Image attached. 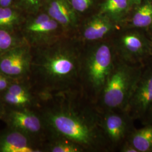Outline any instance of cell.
I'll return each instance as SVG.
<instances>
[{"mask_svg": "<svg viewBox=\"0 0 152 152\" xmlns=\"http://www.w3.org/2000/svg\"><path fill=\"white\" fill-rule=\"evenodd\" d=\"M142 0H129V2L130 3V5L133 8L134 6L140 4Z\"/></svg>", "mask_w": 152, "mask_h": 152, "instance_id": "4316f807", "label": "cell"}, {"mask_svg": "<svg viewBox=\"0 0 152 152\" xmlns=\"http://www.w3.org/2000/svg\"><path fill=\"white\" fill-rule=\"evenodd\" d=\"M133 121L124 111L110 110L102 112V126L104 134L112 150L120 147L134 129Z\"/></svg>", "mask_w": 152, "mask_h": 152, "instance_id": "30bf717a", "label": "cell"}, {"mask_svg": "<svg viewBox=\"0 0 152 152\" xmlns=\"http://www.w3.org/2000/svg\"><path fill=\"white\" fill-rule=\"evenodd\" d=\"M16 33L0 29V55L25 41Z\"/></svg>", "mask_w": 152, "mask_h": 152, "instance_id": "d6986e66", "label": "cell"}, {"mask_svg": "<svg viewBox=\"0 0 152 152\" xmlns=\"http://www.w3.org/2000/svg\"><path fill=\"white\" fill-rule=\"evenodd\" d=\"M140 121L143 125L147 124L152 125V104L147 111V113L145 115L144 118Z\"/></svg>", "mask_w": 152, "mask_h": 152, "instance_id": "484cf974", "label": "cell"}, {"mask_svg": "<svg viewBox=\"0 0 152 152\" xmlns=\"http://www.w3.org/2000/svg\"><path fill=\"white\" fill-rule=\"evenodd\" d=\"M120 151L121 152H138L136 148L127 141H126L120 147Z\"/></svg>", "mask_w": 152, "mask_h": 152, "instance_id": "d4e9b609", "label": "cell"}, {"mask_svg": "<svg viewBox=\"0 0 152 152\" xmlns=\"http://www.w3.org/2000/svg\"><path fill=\"white\" fill-rule=\"evenodd\" d=\"M149 34H152V27L151 29V30H150V31L149 32Z\"/></svg>", "mask_w": 152, "mask_h": 152, "instance_id": "f546056e", "label": "cell"}, {"mask_svg": "<svg viewBox=\"0 0 152 152\" xmlns=\"http://www.w3.org/2000/svg\"><path fill=\"white\" fill-rule=\"evenodd\" d=\"M17 80L11 78L9 76L5 75L2 73L0 75V94L5 91L7 88L12 82Z\"/></svg>", "mask_w": 152, "mask_h": 152, "instance_id": "cb8c5ba5", "label": "cell"}, {"mask_svg": "<svg viewBox=\"0 0 152 152\" xmlns=\"http://www.w3.org/2000/svg\"><path fill=\"white\" fill-rule=\"evenodd\" d=\"M118 27L108 16L98 12L80 24L76 35L83 44L91 43L109 38Z\"/></svg>", "mask_w": 152, "mask_h": 152, "instance_id": "8fae6325", "label": "cell"}, {"mask_svg": "<svg viewBox=\"0 0 152 152\" xmlns=\"http://www.w3.org/2000/svg\"><path fill=\"white\" fill-rule=\"evenodd\" d=\"M19 33L31 48L48 44L67 34L58 22L42 10L26 15Z\"/></svg>", "mask_w": 152, "mask_h": 152, "instance_id": "8992f818", "label": "cell"}, {"mask_svg": "<svg viewBox=\"0 0 152 152\" xmlns=\"http://www.w3.org/2000/svg\"><path fill=\"white\" fill-rule=\"evenodd\" d=\"M41 10L58 22L67 34L75 35L81 22L69 0H44Z\"/></svg>", "mask_w": 152, "mask_h": 152, "instance_id": "7c38bea8", "label": "cell"}, {"mask_svg": "<svg viewBox=\"0 0 152 152\" xmlns=\"http://www.w3.org/2000/svg\"><path fill=\"white\" fill-rule=\"evenodd\" d=\"M4 108L3 107V105L1 103V102H0V117H2L4 114L5 113L4 112Z\"/></svg>", "mask_w": 152, "mask_h": 152, "instance_id": "83f0119b", "label": "cell"}, {"mask_svg": "<svg viewBox=\"0 0 152 152\" xmlns=\"http://www.w3.org/2000/svg\"><path fill=\"white\" fill-rule=\"evenodd\" d=\"M6 122L9 127L20 131L39 143L47 139V132L41 115L28 107L14 108L5 112Z\"/></svg>", "mask_w": 152, "mask_h": 152, "instance_id": "52a82bcc", "label": "cell"}, {"mask_svg": "<svg viewBox=\"0 0 152 152\" xmlns=\"http://www.w3.org/2000/svg\"><path fill=\"white\" fill-rule=\"evenodd\" d=\"M37 104L47 140L65 138L80 145L85 152L112 150L102 129V112L81 91L38 100Z\"/></svg>", "mask_w": 152, "mask_h": 152, "instance_id": "6da1fadb", "label": "cell"}, {"mask_svg": "<svg viewBox=\"0 0 152 152\" xmlns=\"http://www.w3.org/2000/svg\"><path fill=\"white\" fill-rule=\"evenodd\" d=\"M44 1V0H14V6L28 15L41 11Z\"/></svg>", "mask_w": 152, "mask_h": 152, "instance_id": "44dd1931", "label": "cell"}, {"mask_svg": "<svg viewBox=\"0 0 152 152\" xmlns=\"http://www.w3.org/2000/svg\"><path fill=\"white\" fill-rule=\"evenodd\" d=\"M2 101L5 103L13 107V108H24L32 105L34 103H37V98H28L14 95L7 91L2 93Z\"/></svg>", "mask_w": 152, "mask_h": 152, "instance_id": "ffe728a7", "label": "cell"}, {"mask_svg": "<svg viewBox=\"0 0 152 152\" xmlns=\"http://www.w3.org/2000/svg\"><path fill=\"white\" fill-rule=\"evenodd\" d=\"M42 147L31 137L9 127L0 134V152H43Z\"/></svg>", "mask_w": 152, "mask_h": 152, "instance_id": "4fadbf2b", "label": "cell"}, {"mask_svg": "<svg viewBox=\"0 0 152 152\" xmlns=\"http://www.w3.org/2000/svg\"><path fill=\"white\" fill-rule=\"evenodd\" d=\"M152 104V59L145 64L140 79L124 112L134 120L141 121Z\"/></svg>", "mask_w": 152, "mask_h": 152, "instance_id": "ba28073f", "label": "cell"}, {"mask_svg": "<svg viewBox=\"0 0 152 152\" xmlns=\"http://www.w3.org/2000/svg\"><path fill=\"white\" fill-rule=\"evenodd\" d=\"M45 151L50 152H85L84 149L75 142L63 137H52L47 140Z\"/></svg>", "mask_w": 152, "mask_h": 152, "instance_id": "ac0fdd59", "label": "cell"}, {"mask_svg": "<svg viewBox=\"0 0 152 152\" xmlns=\"http://www.w3.org/2000/svg\"><path fill=\"white\" fill-rule=\"evenodd\" d=\"M96 0H69L77 12L80 15L90 10Z\"/></svg>", "mask_w": 152, "mask_h": 152, "instance_id": "603a6c76", "label": "cell"}, {"mask_svg": "<svg viewBox=\"0 0 152 152\" xmlns=\"http://www.w3.org/2000/svg\"><path fill=\"white\" fill-rule=\"evenodd\" d=\"M83 45L76 34H64L48 44L31 48L26 80L37 99L81 91Z\"/></svg>", "mask_w": 152, "mask_h": 152, "instance_id": "7a4b0ae2", "label": "cell"}, {"mask_svg": "<svg viewBox=\"0 0 152 152\" xmlns=\"http://www.w3.org/2000/svg\"><path fill=\"white\" fill-rule=\"evenodd\" d=\"M125 28H135L148 33L152 27V0H142L132 8Z\"/></svg>", "mask_w": 152, "mask_h": 152, "instance_id": "5bb4252c", "label": "cell"}, {"mask_svg": "<svg viewBox=\"0 0 152 152\" xmlns=\"http://www.w3.org/2000/svg\"><path fill=\"white\" fill-rule=\"evenodd\" d=\"M117 55L111 39L84 44L81 69V90L96 105Z\"/></svg>", "mask_w": 152, "mask_h": 152, "instance_id": "3957f363", "label": "cell"}, {"mask_svg": "<svg viewBox=\"0 0 152 152\" xmlns=\"http://www.w3.org/2000/svg\"><path fill=\"white\" fill-rule=\"evenodd\" d=\"M31 58V47L24 41L0 55V73L17 81L26 79Z\"/></svg>", "mask_w": 152, "mask_h": 152, "instance_id": "9c48e42d", "label": "cell"}, {"mask_svg": "<svg viewBox=\"0 0 152 152\" xmlns=\"http://www.w3.org/2000/svg\"><path fill=\"white\" fill-rule=\"evenodd\" d=\"M26 15L14 6L0 7V29L17 32Z\"/></svg>", "mask_w": 152, "mask_h": 152, "instance_id": "2e32d148", "label": "cell"}, {"mask_svg": "<svg viewBox=\"0 0 152 152\" xmlns=\"http://www.w3.org/2000/svg\"><path fill=\"white\" fill-rule=\"evenodd\" d=\"M132 9L129 0H104L99 6V13L110 18L116 24L125 22L127 15Z\"/></svg>", "mask_w": 152, "mask_h": 152, "instance_id": "9a60e30c", "label": "cell"}, {"mask_svg": "<svg viewBox=\"0 0 152 152\" xmlns=\"http://www.w3.org/2000/svg\"><path fill=\"white\" fill-rule=\"evenodd\" d=\"M18 81H16L12 82L6 91L18 96L28 98H36V96H34V95H32V92L29 86L20 84L18 82Z\"/></svg>", "mask_w": 152, "mask_h": 152, "instance_id": "7402d4cb", "label": "cell"}, {"mask_svg": "<svg viewBox=\"0 0 152 152\" xmlns=\"http://www.w3.org/2000/svg\"><path fill=\"white\" fill-rule=\"evenodd\" d=\"M150 39H151V56L152 59V34H149Z\"/></svg>", "mask_w": 152, "mask_h": 152, "instance_id": "f1b7e54d", "label": "cell"}, {"mask_svg": "<svg viewBox=\"0 0 152 152\" xmlns=\"http://www.w3.org/2000/svg\"><path fill=\"white\" fill-rule=\"evenodd\" d=\"M0 75H1V73H0Z\"/></svg>", "mask_w": 152, "mask_h": 152, "instance_id": "4dcf8cb0", "label": "cell"}, {"mask_svg": "<svg viewBox=\"0 0 152 152\" xmlns=\"http://www.w3.org/2000/svg\"><path fill=\"white\" fill-rule=\"evenodd\" d=\"M144 65L127 63L117 56L96 104L102 112L125 110Z\"/></svg>", "mask_w": 152, "mask_h": 152, "instance_id": "277c9868", "label": "cell"}, {"mask_svg": "<svg viewBox=\"0 0 152 152\" xmlns=\"http://www.w3.org/2000/svg\"><path fill=\"white\" fill-rule=\"evenodd\" d=\"M138 152H152V125L147 124L131 131L127 140Z\"/></svg>", "mask_w": 152, "mask_h": 152, "instance_id": "e0dca14e", "label": "cell"}, {"mask_svg": "<svg viewBox=\"0 0 152 152\" xmlns=\"http://www.w3.org/2000/svg\"><path fill=\"white\" fill-rule=\"evenodd\" d=\"M111 40L118 57L127 63L144 64L151 58L150 36L145 31L125 28Z\"/></svg>", "mask_w": 152, "mask_h": 152, "instance_id": "5b68a950", "label": "cell"}]
</instances>
